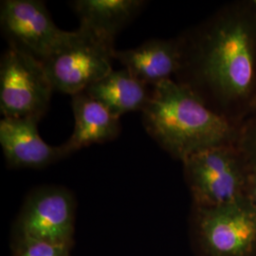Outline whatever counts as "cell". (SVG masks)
I'll use <instances>...</instances> for the list:
<instances>
[{"instance_id": "6da1fadb", "label": "cell", "mask_w": 256, "mask_h": 256, "mask_svg": "<svg viewBox=\"0 0 256 256\" xmlns=\"http://www.w3.org/2000/svg\"><path fill=\"white\" fill-rule=\"evenodd\" d=\"M142 112L147 133L182 162L202 150L225 146L232 133L227 120L209 110L196 93L170 79L156 84Z\"/></svg>"}, {"instance_id": "7a4b0ae2", "label": "cell", "mask_w": 256, "mask_h": 256, "mask_svg": "<svg viewBox=\"0 0 256 256\" xmlns=\"http://www.w3.org/2000/svg\"><path fill=\"white\" fill-rule=\"evenodd\" d=\"M115 52L113 40L79 26L42 64L54 90L74 96L113 70Z\"/></svg>"}, {"instance_id": "3957f363", "label": "cell", "mask_w": 256, "mask_h": 256, "mask_svg": "<svg viewBox=\"0 0 256 256\" xmlns=\"http://www.w3.org/2000/svg\"><path fill=\"white\" fill-rule=\"evenodd\" d=\"M202 72L207 82L226 97L247 95L254 78L252 39L240 21L223 23L206 40Z\"/></svg>"}, {"instance_id": "277c9868", "label": "cell", "mask_w": 256, "mask_h": 256, "mask_svg": "<svg viewBox=\"0 0 256 256\" xmlns=\"http://www.w3.org/2000/svg\"><path fill=\"white\" fill-rule=\"evenodd\" d=\"M52 92L42 62L10 44L0 62V110L4 118L41 119Z\"/></svg>"}, {"instance_id": "5b68a950", "label": "cell", "mask_w": 256, "mask_h": 256, "mask_svg": "<svg viewBox=\"0 0 256 256\" xmlns=\"http://www.w3.org/2000/svg\"><path fill=\"white\" fill-rule=\"evenodd\" d=\"M183 162L200 208L225 205L246 196L248 180L236 156L226 146L202 150Z\"/></svg>"}, {"instance_id": "8992f818", "label": "cell", "mask_w": 256, "mask_h": 256, "mask_svg": "<svg viewBox=\"0 0 256 256\" xmlns=\"http://www.w3.org/2000/svg\"><path fill=\"white\" fill-rule=\"evenodd\" d=\"M0 23L10 44L41 62L56 52L72 34V32L55 25L45 3L38 0L1 1Z\"/></svg>"}, {"instance_id": "52a82bcc", "label": "cell", "mask_w": 256, "mask_h": 256, "mask_svg": "<svg viewBox=\"0 0 256 256\" xmlns=\"http://www.w3.org/2000/svg\"><path fill=\"white\" fill-rule=\"evenodd\" d=\"M200 232L212 256H248L256 247V207L243 196L225 205L200 208Z\"/></svg>"}, {"instance_id": "ba28073f", "label": "cell", "mask_w": 256, "mask_h": 256, "mask_svg": "<svg viewBox=\"0 0 256 256\" xmlns=\"http://www.w3.org/2000/svg\"><path fill=\"white\" fill-rule=\"evenodd\" d=\"M75 202L64 188L46 187L32 194L19 225L23 238L70 246L74 234Z\"/></svg>"}, {"instance_id": "9c48e42d", "label": "cell", "mask_w": 256, "mask_h": 256, "mask_svg": "<svg viewBox=\"0 0 256 256\" xmlns=\"http://www.w3.org/2000/svg\"><path fill=\"white\" fill-rule=\"evenodd\" d=\"M36 118H3L0 144L12 168H43L66 156L60 146L45 142L38 132Z\"/></svg>"}, {"instance_id": "30bf717a", "label": "cell", "mask_w": 256, "mask_h": 256, "mask_svg": "<svg viewBox=\"0 0 256 256\" xmlns=\"http://www.w3.org/2000/svg\"><path fill=\"white\" fill-rule=\"evenodd\" d=\"M72 97L75 124L72 136L61 146L66 155L117 138L120 129L119 118L86 92Z\"/></svg>"}, {"instance_id": "8fae6325", "label": "cell", "mask_w": 256, "mask_h": 256, "mask_svg": "<svg viewBox=\"0 0 256 256\" xmlns=\"http://www.w3.org/2000/svg\"><path fill=\"white\" fill-rule=\"evenodd\" d=\"M114 59L146 84L170 79L180 66V52L172 41L149 40L140 46L116 50Z\"/></svg>"}, {"instance_id": "7c38bea8", "label": "cell", "mask_w": 256, "mask_h": 256, "mask_svg": "<svg viewBox=\"0 0 256 256\" xmlns=\"http://www.w3.org/2000/svg\"><path fill=\"white\" fill-rule=\"evenodd\" d=\"M84 92L101 102L119 119L129 112L142 111L150 98L146 84L124 68L113 70Z\"/></svg>"}, {"instance_id": "4fadbf2b", "label": "cell", "mask_w": 256, "mask_h": 256, "mask_svg": "<svg viewBox=\"0 0 256 256\" xmlns=\"http://www.w3.org/2000/svg\"><path fill=\"white\" fill-rule=\"evenodd\" d=\"M142 0H77L72 7L81 27L114 41L144 5Z\"/></svg>"}, {"instance_id": "5bb4252c", "label": "cell", "mask_w": 256, "mask_h": 256, "mask_svg": "<svg viewBox=\"0 0 256 256\" xmlns=\"http://www.w3.org/2000/svg\"><path fill=\"white\" fill-rule=\"evenodd\" d=\"M70 246L23 238L18 256H70Z\"/></svg>"}, {"instance_id": "9a60e30c", "label": "cell", "mask_w": 256, "mask_h": 256, "mask_svg": "<svg viewBox=\"0 0 256 256\" xmlns=\"http://www.w3.org/2000/svg\"><path fill=\"white\" fill-rule=\"evenodd\" d=\"M245 151L256 171V126L245 140Z\"/></svg>"}, {"instance_id": "2e32d148", "label": "cell", "mask_w": 256, "mask_h": 256, "mask_svg": "<svg viewBox=\"0 0 256 256\" xmlns=\"http://www.w3.org/2000/svg\"><path fill=\"white\" fill-rule=\"evenodd\" d=\"M246 196L250 203L256 207V171L254 174L250 176L247 182V187H246Z\"/></svg>"}, {"instance_id": "e0dca14e", "label": "cell", "mask_w": 256, "mask_h": 256, "mask_svg": "<svg viewBox=\"0 0 256 256\" xmlns=\"http://www.w3.org/2000/svg\"></svg>"}]
</instances>
